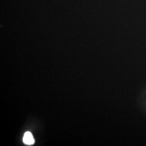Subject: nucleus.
Masks as SVG:
<instances>
[{"mask_svg": "<svg viewBox=\"0 0 146 146\" xmlns=\"http://www.w3.org/2000/svg\"><path fill=\"white\" fill-rule=\"evenodd\" d=\"M23 142L27 145H32L34 143V139L31 132H26L23 138Z\"/></svg>", "mask_w": 146, "mask_h": 146, "instance_id": "nucleus-1", "label": "nucleus"}]
</instances>
